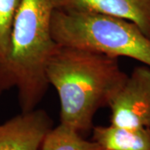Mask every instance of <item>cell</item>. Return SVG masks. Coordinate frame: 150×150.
Returning <instances> with one entry per match:
<instances>
[{"instance_id":"cell-1","label":"cell","mask_w":150,"mask_h":150,"mask_svg":"<svg viewBox=\"0 0 150 150\" xmlns=\"http://www.w3.org/2000/svg\"><path fill=\"white\" fill-rule=\"evenodd\" d=\"M46 74L59 96L60 123L80 133L93 128L97 111L108 106L128 77L117 58L60 45L48 62Z\"/></svg>"},{"instance_id":"cell-2","label":"cell","mask_w":150,"mask_h":150,"mask_svg":"<svg viewBox=\"0 0 150 150\" xmlns=\"http://www.w3.org/2000/svg\"><path fill=\"white\" fill-rule=\"evenodd\" d=\"M55 9L54 0H22L17 11L0 65V95L16 88L21 112L36 109L49 87L46 69L59 46L51 31Z\"/></svg>"},{"instance_id":"cell-3","label":"cell","mask_w":150,"mask_h":150,"mask_svg":"<svg viewBox=\"0 0 150 150\" xmlns=\"http://www.w3.org/2000/svg\"><path fill=\"white\" fill-rule=\"evenodd\" d=\"M51 31L60 46L117 59L127 57L150 66V38L133 22L102 13L56 8Z\"/></svg>"},{"instance_id":"cell-4","label":"cell","mask_w":150,"mask_h":150,"mask_svg":"<svg viewBox=\"0 0 150 150\" xmlns=\"http://www.w3.org/2000/svg\"><path fill=\"white\" fill-rule=\"evenodd\" d=\"M108 107L112 125L128 129L150 128V66L135 67Z\"/></svg>"},{"instance_id":"cell-5","label":"cell","mask_w":150,"mask_h":150,"mask_svg":"<svg viewBox=\"0 0 150 150\" xmlns=\"http://www.w3.org/2000/svg\"><path fill=\"white\" fill-rule=\"evenodd\" d=\"M52 129V120L43 109L21 112L0 123V150H39Z\"/></svg>"},{"instance_id":"cell-6","label":"cell","mask_w":150,"mask_h":150,"mask_svg":"<svg viewBox=\"0 0 150 150\" xmlns=\"http://www.w3.org/2000/svg\"><path fill=\"white\" fill-rule=\"evenodd\" d=\"M56 8L117 17L134 23L150 38V0H54Z\"/></svg>"},{"instance_id":"cell-7","label":"cell","mask_w":150,"mask_h":150,"mask_svg":"<svg viewBox=\"0 0 150 150\" xmlns=\"http://www.w3.org/2000/svg\"><path fill=\"white\" fill-rule=\"evenodd\" d=\"M93 136L98 150H150V128L97 126Z\"/></svg>"},{"instance_id":"cell-8","label":"cell","mask_w":150,"mask_h":150,"mask_svg":"<svg viewBox=\"0 0 150 150\" xmlns=\"http://www.w3.org/2000/svg\"><path fill=\"white\" fill-rule=\"evenodd\" d=\"M39 150H98V145L84 139L72 126L60 123L48 131Z\"/></svg>"},{"instance_id":"cell-9","label":"cell","mask_w":150,"mask_h":150,"mask_svg":"<svg viewBox=\"0 0 150 150\" xmlns=\"http://www.w3.org/2000/svg\"><path fill=\"white\" fill-rule=\"evenodd\" d=\"M21 2L22 0H0V65L8 54L13 23Z\"/></svg>"}]
</instances>
